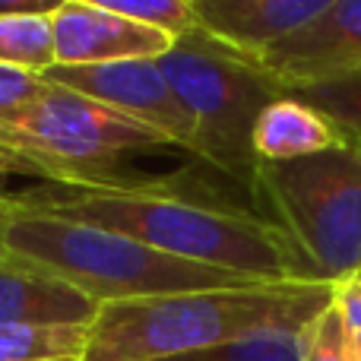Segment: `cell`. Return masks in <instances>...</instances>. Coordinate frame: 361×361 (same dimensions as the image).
I'll list each match as a JSON object with an SVG mask.
<instances>
[{"label": "cell", "instance_id": "cell-22", "mask_svg": "<svg viewBox=\"0 0 361 361\" xmlns=\"http://www.w3.org/2000/svg\"><path fill=\"white\" fill-rule=\"evenodd\" d=\"M54 0H0V16H23V13H48Z\"/></svg>", "mask_w": 361, "mask_h": 361}, {"label": "cell", "instance_id": "cell-17", "mask_svg": "<svg viewBox=\"0 0 361 361\" xmlns=\"http://www.w3.org/2000/svg\"><path fill=\"white\" fill-rule=\"evenodd\" d=\"M99 4L118 13V16H127L140 25L165 32L175 42L200 29L193 0H99Z\"/></svg>", "mask_w": 361, "mask_h": 361}, {"label": "cell", "instance_id": "cell-9", "mask_svg": "<svg viewBox=\"0 0 361 361\" xmlns=\"http://www.w3.org/2000/svg\"><path fill=\"white\" fill-rule=\"evenodd\" d=\"M57 67H92L118 61H162L175 38L118 16L99 0H61L51 13Z\"/></svg>", "mask_w": 361, "mask_h": 361}, {"label": "cell", "instance_id": "cell-21", "mask_svg": "<svg viewBox=\"0 0 361 361\" xmlns=\"http://www.w3.org/2000/svg\"><path fill=\"white\" fill-rule=\"evenodd\" d=\"M13 175H32V169L25 165L23 156H16L10 146L0 143V209H4V203L10 200V190H6V184H10Z\"/></svg>", "mask_w": 361, "mask_h": 361}, {"label": "cell", "instance_id": "cell-13", "mask_svg": "<svg viewBox=\"0 0 361 361\" xmlns=\"http://www.w3.org/2000/svg\"><path fill=\"white\" fill-rule=\"evenodd\" d=\"M311 326V324H307ZM307 326H263V330L244 333L238 339H228L222 345L193 352V355L162 358V361H305Z\"/></svg>", "mask_w": 361, "mask_h": 361}, {"label": "cell", "instance_id": "cell-6", "mask_svg": "<svg viewBox=\"0 0 361 361\" xmlns=\"http://www.w3.org/2000/svg\"><path fill=\"white\" fill-rule=\"evenodd\" d=\"M0 143L25 159L35 178L67 187L124 184L114 178L124 159L169 149L171 140L80 92L51 86L42 99L0 130Z\"/></svg>", "mask_w": 361, "mask_h": 361}, {"label": "cell", "instance_id": "cell-3", "mask_svg": "<svg viewBox=\"0 0 361 361\" xmlns=\"http://www.w3.org/2000/svg\"><path fill=\"white\" fill-rule=\"evenodd\" d=\"M0 250L70 282L102 307L254 282L169 257L102 225L35 209H0Z\"/></svg>", "mask_w": 361, "mask_h": 361}, {"label": "cell", "instance_id": "cell-16", "mask_svg": "<svg viewBox=\"0 0 361 361\" xmlns=\"http://www.w3.org/2000/svg\"><path fill=\"white\" fill-rule=\"evenodd\" d=\"M295 99L307 102L311 108H317L333 127H336L343 146L361 152V70H352L336 80H324L314 86L295 89Z\"/></svg>", "mask_w": 361, "mask_h": 361}, {"label": "cell", "instance_id": "cell-4", "mask_svg": "<svg viewBox=\"0 0 361 361\" xmlns=\"http://www.w3.org/2000/svg\"><path fill=\"white\" fill-rule=\"evenodd\" d=\"M250 187L311 282L336 286L361 273L358 149L339 146L311 159L260 165Z\"/></svg>", "mask_w": 361, "mask_h": 361}, {"label": "cell", "instance_id": "cell-11", "mask_svg": "<svg viewBox=\"0 0 361 361\" xmlns=\"http://www.w3.org/2000/svg\"><path fill=\"white\" fill-rule=\"evenodd\" d=\"M102 305L70 282L6 257L0 263V326H82L92 330Z\"/></svg>", "mask_w": 361, "mask_h": 361}, {"label": "cell", "instance_id": "cell-24", "mask_svg": "<svg viewBox=\"0 0 361 361\" xmlns=\"http://www.w3.org/2000/svg\"><path fill=\"white\" fill-rule=\"evenodd\" d=\"M61 361H82V358H61Z\"/></svg>", "mask_w": 361, "mask_h": 361}, {"label": "cell", "instance_id": "cell-7", "mask_svg": "<svg viewBox=\"0 0 361 361\" xmlns=\"http://www.w3.org/2000/svg\"><path fill=\"white\" fill-rule=\"evenodd\" d=\"M51 86L80 92L137 124L159 130L171 140V146L193 152V121L171 89L169 76L159 61H118V63H92V67H51L42 73Z\"/></svg>", "mask_w": 361, "mask_h": 361}, {"label": "cell", "instance_id": "cell-25", "mask_svg": "<svg viewBox=\"0 0 361 361\" xmlns=\"http://www.w3.org/2000/svg\"><path fill=\"white\" fill-rule=\"evenodd\" d=\"M358 361H361V355H358Z\"/></svg>", "mask_w": 361, "mask_h": 361}, {"label": "cell", "instance_id": "cell-23", "mask_svg": "<svg viewBox=\"0 0 361 361\" xmlns=\"http://www.w3.org/2000/svg\"><path fill=\"white\" fill-rule=\"evenodd\" d=\"M6 260V254H4V250H0V263H4Z\"/></svg>", "mask_w": 361, "mask_h": 361}, {"label": "cell", "instance_id": "cell-5", "mask_svg": "<svg viewBox=\"0 0 361 361\" xmlns=\"http://www.w3.org/2000/svg\"><path fill=\"white\" fill-rule=\"evenodd\" d=\"M193 121V156L225 175L254 184V127L269 102L286 95L260 67L231 54L203 32L178 38L159 61Z\"/></svg>", "mask_w": 361, "mask_h": 361}, {"label": "cell", "instance_id": "cell-2", "mask_svg": "<svg viewBox=\"0 0 361 361\" xmlns=\"http://www.w3.org/2000/svg\"><path fill=\"white\" fill-rule=\"evenodd\" d=\"M333 305L326 282H250L105 305L82 361H162L222 345L263 326H307Z\"/></svg>", "mask_w": 361, "mask_h": 361}, {"label": "cell", "instance_id": "cell-18", "mask_svg": "<svg viewBox=\"0 0 361 361\" xmlns=\"http://www.w3.org/2000/svg\"><path fill=\"white\" fill-rule=\"evenodd\" d=\"M305 361H358L355 349L349 343L343 320H339L336 305L320 311L307 326V345H305Z\"/></svg>", "mask_w": 361, "mask_h": 361}, {"label": "cell", "instance_id": "cell-8", "mask_svg": "<svg viewBox=\"0 0 361 361\" xmlns=\"http://www.w3.org/2000/svg\"><path fill=\"white\" fill-rule=\"evenodd\" d=\"M254 67L282 92L361 70V0H330L320 16L273 44Z\"/></svg>", "mask_w": 361, "mask_h": 361}, {"label": "cell", "instance_id": "cell-1", "mask_svg": "<svg viewBox=\"0 0 361 361\" xmlns=\"http://www.w3.org/2000/svg\"><path fill=\"white\" fill-rule=\"evenodd\" d=\"M4 209H35L102 225L169 257L254 282H311L292 244L267 216L187 197L169 180L67 187L44 184L10 193Z\"/></svg>", "mask_w": 361, "mask_h": 361}, {"label": "cell", "instance_id": "cell-12", "mask_svg": "<svg viewBox=\"0 0 361 361\" xmlns=\"http://www.w3.org/2000/svg\"><path fill=\"white\" fill-rule=\"evenodd\" d=\"M336 127L307 102L295 95H279L263 108L254 127V156L257 165H282L295 159H311L320 152L339 149Z\"/></svg>", "mask_w": 361, "mask_h": 361}, {"label": "cell", "instance_id": "cell-14", "mask_svg": "<svg viewBox=\"0 0 361 361\" xmlns=\"http://www.w3.org/2000/svg\"><path fill=\"white\" fill-rule=\"evenodd\" d=\"M51 13H23L0 16V63L29 73H48L57 63L54 57V25Z\"/></svg>", "mask_w": 361, "mask_h": 361}, {"label": "cell", "instance_id": "cell-20", "mask_svg": "<svg viewBox=\"0 0 361 361\" xmlns=\"http://www.w3.org/2000/svg\"><path fill=\"white\" fill-rule=\"evenodd\" d=\"M333 305H336L339 320L349 333L352 349H355V355H361V273L333 286Z\"/></svg>", "mask_w": 361, "mask_h": 361}, {"label": "cell", "instance_id": "cell-15", "mask_svg": "<svg viewBox=\"0 0 361 361\" xmlns=\"http://www.w3.org/2000/svg\"><path fill=\"white\" fill-rule=\"evenodd\" d=\"M89 330L82 326H0V361L82 358Z\"/></svg>", "mask_w": 361, "mask_h": 361}, {"label": "cell", "instance_id": "cell-10", "mask_svg": "<svg viewBox=\"0 0 361 361\" xmlns=\"http://www.w3.org/2000/svg\"><path fill=\"white\" fill-rule=\"evenodd\" d=\"M326 4L330 0H193L200 32L250 63L320 16Z\"/></svg>", "mask_w": 361, "mask_h": 361}, {"label": "cell", "instance_id": "cell-19", "mask_svg": "<svg viewBox=\"0 0 361 361\" xmlns=\"http://www.w3.org/2000/svg\"><path fill=\"white\" fill-rule=\"evenodd\" d=\"M48 89L44 76L0 63V130L16 124Z\"/></svg>", "mask_w": 361, "mask_h": 361}]
</instances>
